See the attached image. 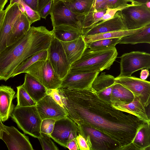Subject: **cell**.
Returning <instances> with one entry per match:
<instances>
[{
  "mask_svg": "<svg viewBox=\"0 0 150 150\" xmlns=\"http://www.w3.org/2000/svg\"><path fill=\"white\" fill-rule=\"evenodd\" d=\"M145 4L148 8H150V1L147 2Z\"/></svg>",
  "mask_w": 150,
  "mask_h": 150,
  "instance_id": "cell-50",
  "label": "cell"
},
{
  "mask_svg": "<svg viewBox=\"0 0 150 150\" xmlns=\"http://www.w3.org/2000/svg\"><path fill=\"white\" fill-rule=\"evenodd\" d=\"M117 55L115 47L102 50L86 48L80 58L71 65L69 71L100 72L109 70Z\"/></svg>",
  "mask_w": 150,
  "mask_h": 150,
  "instance_id": "cell-3",
  "label": "cell"
},
{
  "mask_svg": "<svg viewBox=\"0 0 150 150\" xmlns=\"http://www.w3.org/2000/svg\"><path fill=\"white\" fill-rule=\"evenodd\" d=\"M17 3L21 5L24 10V13L30 25L33 23L40 20L41 17L39 13L29 6L22 0H10V4L12 5Z\"/></svg>",
  "mask_w": 150,
  "mask_h": 150,
  "instance_id": "cell-35",
  "label": "cell"
},
{
  "mask_svg": "<svg viewBox=\"0 0 150 150\" xmlns=\"http://www.w3.org/2000/svg\"><path fill=\"white\" fill-rule=\"evenodd\" d=\"M100 72L97 71H69L62 79L60 88L83 90L91 87L92 83Z\"/></svg>",
  "mask_w": 150,
  "mask_h": 150,
  "instance_id": "cell-12",
  "label": "cell"
},
{
  "mask_svg": "<svg viewBox=\"0 0 150 150\" xmlns=\"http://www.w3.org/2000/svg\"><path fill=\"white\" fill-rule=\"evenodd\" d=\"M115 83V78L113 76L106 74L103 72L95 78L91 87L99 97L105 101L111 102L112 92Z\"/></svg>",
  "mask_w": 150,
  "mask_h": 150,
  "instance_id": "cell-18",
  "label": "cell"
},
{
  "mask_svg": "<svg viewBox=\"0 0 150 150\" xmlns=\"http://www.w3.org/2000/svg\"><path fill=\"white\" fill-rule=\"evenodd\" d=\"M47 134L41 133V136L38 138L43 150H57L59 149Z\"/></svg>",
  "mask_w": 150,
  "mask_h": 150,
  "instance_id": "cell-36",
  "label": "cell"
},
{
  "mask_svg": "<svg viewBox=\"0 0 150 150\" xmlns=\"http://www.w3.org/2000/svg\"><path fill=\"white\" fill-rule=\"evenodd\" d=\"M141 43H150V24L139 32L121 38L119 43L134 45Z\"/></svg>",
  "mask_w": 150,
  "mask_h": 150,
  "instance_id": "cell-29",
  "label": "cell"
},
{
  "mask_svg": "<svg viewBox=\"0 0 150 150\" xmlns=\"http://www.w3.org/2000/svg\"><path fill=\"white\" fill-rule=\"evenodd\" d=\"M127 0H95L93 6L94 12L107 8H123L132 5Z\"/></svg>",
  "mask_w": 150,
  "mask_h": 150,
  "instance_id": "cell-31",
  "label": "cell"
},
{
  "mask_svg": "<svg viewBox=\"0 0 150 150\" xmlns=\"http://www.w3.org/2000/svg\"><path fill=\"white\" fill-rule=\"evenodd\" d=\"M47 51V59L55 72L62 80L69 71L71 65L60 42L53 36Z\"/></svg>",
  "mask_w": 150,
  "mask_h": 150,
  "instance_id": "cell-9",
  "label": "cell"
},
{
  "mask_svg": "<svg viewBox=\"0 0 150 150\" xmlns=\"http://www.w3.org/2000/svg\"><path fill=\"white\" fill-rule=\"evenodd\" d=\"M52 31L53 36L60 41H71L83 35L82 30L70 25L54 27Z\"/></svg>",
  "mask_w": 150,
  "mask_h": 150,
  "instance_id": "cell-24",
  "label": "cell"
},
{
  "mask_svg": "<svg viewBox=\"0 0 150 150\" xmlns=\"http://www.w3.org/2000/svg\"><path fill=\"white\" fill-rule=\"evenodd\" d=\"M120 74L117 77H130L134 72L150 68V54L143 52L132 51L120 57Z\"/></svg>",
  "mask_w": 150,
  "mask_h": 150,
  "instance_id": "cell-8",
  "label": "cell"
},
{
  "mask_svg": "<svg viewBox=\"0 0 150 150\" xmlns=\"http://www.w3.org/2000/svg\"></svg>",
  "mask_w": 150,
  "mask_h": 150,
  "instance_id": "cell-52",
  "label": "cell"
},
{
  "mask_svg": "<svg viewBox=\"0 0 150 150\" xmlns=\"http://www.w3.org/2000/svg\"><path fill=\"white\" fill-rule=\"evenodd\" d=\"M107 9L101 10L97 12H91L85 16L78 17L82 30L98 23L99 20L105 13Z\"/></svg>",
  "mask_w": 150,
  "mask_h": 150,
  "instance_id": "cell-32",
  "label": "cell"
},
{
  "mask_svg": "<svg viewBox=\"0 0 150 150\" xmlns=\"http://www.w3.org/2000/svg\"><path fill=\"white\" fill-rule=\"evenodd\" d=\"M4 127L8 132H3L1 139L9 150H33L28 138L13 126Z\"/></svg>",
  "mask_w": 150,
  "mask_h": 150,
  "instance_id": "cell-15",
  "label": "cell"
},
{
  "mask_svg": "<svg viewBox=\"0 0 150 150\" xmlns=\"http://www.w3.org/2000/svg\"><path fill=\"white\" fill-rule=\"evenodd\" d=\"M47 50L37 53L28 58L22 62L14 71L11 77L23 73L24 70L35 62L40 60H45L47 58Z\"/></svg>",
  "mask_w": 150,
  "mask_h": 150,
  "instance_id": "cell-30",
  "label": "cell"
},
{
  "mask_svg": "<svg viewBox=\"0 0 150 150\" xmlns=\"http://www.w3.org/2000/svg\"><path fill=\"white\" fill-rule=\"evenodd\" d=\"M6 11V8L5 10H0V26H1Z\"/></svg>",
  "mask_w": 150,
  "mask_h": 150,
  "instance_id": "cell-48",
  "label": "cell"
},
{
  "mask_svg": "<svg viewBox=\"0 0 150 150\" xmlns=\"http://www.w3.org/2000/svg\"><path fill=\"white\" fill-rule=\"evenodd\" d=\"M11 117L25 133L37 138L41 136L40 127L42 120L36 105L16 106Z\"/></svg>",
  "mask_w": 150,
  "mask_h": 150,
  "instance_id": "cell-4",
  "label": "cell"
},
{
  "mask_svg": "<svg viewBox=\"0 0 150 150\" xmlns=\"http://www.w3.org/2000/svg\"><path fill=\"white\" fill-rule=\"evenodd\" d=\"M50 14L53 27L67 24L82 30L78 16L69 9L62 1L52 3Z\"/></svg>",
  "mask_w": 150,
  "mask_h": 150,
  "instance_id": "cell-13",
  "label": "cell"
},
{
  "mask_svg": "<svg viewBox=\"0 0 150 150\" xmlns=\"http://www.w3.org/2000/svg\"><path fill=\"white\" fill-rule=\"evenodd\" d=\"M132 4L118 11L126 30L138 29L150 24V8L145 4Z\"/></svg>",
  "mask_w": 150,
  "mask_h": 150,
  "instance_id": "cell-6",
  "label": "cell"
},
{
  "mask_svg": "<svg viewBox=\"0 0 150 150\" xmlns=\"http://www.w3.org/2000/svg\"><path fill=\"white\" fill-rule=\"evenodd\" d=\"M149 71L148 69H142L140 73V79L143 80H145L149 76Z\"/></svg>",
  "mask_w": 150,
  "mask_h": 150,
  "instance_id": "cell-45",
  "label": "cell"
},
{
  "mask_svg": "<svg viewBox=\"0 0 150 150\" xmlns=\"http://www.w3.org/2000/svg\"><path fill=\"white\" fill-rule=\"evenodd\" d=\"M17 107H25L35 105L36 102L30 97L22 85L17 87Z\"/></svg>",
  "mask_w": 150,
  "mask_h": 150,
  "instance_id": "cell-34",
  "label": "cell"
},
{
  "mask_svg": "<svg viewBox=\"0 0 150 150\" xmlns=\"http://www.w3.org/2000/svg\"><path fill=\"white\" fill-rule=\"evenodd\" d=\"M16 97L15 92L11 86H0V119L2 122L11 117L15 107L13 100Z\"/></svg>",
  "mask_w": 150,
  "mask_h": 150,
  "instance_id": "cell-19",
  "label": "cell"
},
{
  "mask_svg": "<svg viewBox=\"0 0 150 150\" xmlns=\"http://www.w3.org/2000/svg\"><path fill=\"white\" fill-rule=\"evenodd\" d=\"M128 2H131L135 4H145L146 3L150 0H127Z\"/></svg>",
  "mask_w": 150,
  "mask_h": 150,
  "instance_id": "cell-46",
  "label": "cell"
},
{
  "mask_svg": "<svg viewBox=\"0 0 150 150\" xmlns=\"http://www.w3.org/2000/svg\"><path fill=\"white\" fill-rule=\"evenodd\" d=\"M66 147L70 150H79V149L76 138L73 139L68 142Z\"/></svg>",
  "mask_w": 150,
  "mask_h": 150,
  "instance_id": "cell-43",
  "label": "cell"
},
{
  "mask_svg": "<svg viewBox=\"0 0 150 150\" xmlns=\"http://www.w3.org/2000/svg\"><path fill=\"white\" fill-rule=\"evenodd\" d=\"M26 91L37 103L47 94V89L30 75L26 73L24 81L22 85Z\"/></svg>",
  "mask_w": 150,
  "mask_h": 150,
  "instance_id": "cell-23",
  "label": "cell"
},
{
  "mask_svg": "<svg viewBox=\"0 0 150 150\" xmlns=\"http://www.w3.org/2000/svg\"><path fill=\"white\" fill-rule=\"evenodd\" d=\"M8 0H0V10H3L4 7Z\"/></svg>",
  "mask_w": 150,
  "mask_h": 150,
  "instance_id": "cell-49",
  "label": "cell"
},
{
  "mask_svg": "<svg viewBox=\"0 0 150 150\" xmlns=\"http://www.w3.org/2000/svg\"><path fill=\"white\" fill-rule=\"evenodd\" d=\"M95 0H63L65 5L77 17L85 16L91 11Z\"/></svg>",
  "mask_w": 150,
  "mask_h": 150,
  "instance_id": "cell-26",
  "label": "cell"
},
{
  "mask_svg": "<svg viewBox=\"0 0 150 150\" xmlns=\"http://www.w3.org/2000/svg\"><path fill=\"white\" fill-rule=\"evenodd\" d=\"M47 93L58 104L63 107L61 97L57 89H47Z\"/></svg>",
  "mask_w": 150,
  "mask_h": 150,
  "instance_id": "cell-40",
  "label": "cell"
},
{
  "mask_svg": "<svg viewBox=\"0 0 150 150\" xmlns=\"http://www.w3.org/2000/svg\"><path fill=\"white\" fill-rule=\"evenodd\" d=\"M123 30H126V29L121 16L118 11L113 18L98 23L90 27L83 29V36H85Z\"/></svg>",
  "mask_w": 150,
  "mask_h": 150,
  "instance_id": "cell-17",
  "label": "cell"
},
{
  "mask_svg": "<svg viewBox=\"0 0 150 150\" xmlns=\"http://www.w3.org/2000/svg\"><path fill=\"white\" fill-rule=\"evenodd\" d=\"M77 143L80 150H90L89 147L85 138L80 134L76 138Z\"/></svg>",
  "mask_w": 150,
  "mask_h": 150,
  "instance_id": "cell-38",
  "label": "cell"
},
{
  "mask_svg": "<svg viewBox=\"0 0 150 150\" xmlns=\"http://www.w3.org/2000/svg\"><path fill=\"white\" fill-rule=\"evenodd\" d=\"M52 3V0L41 10L39 13L41 18L46 19L47 16L50 14Z\"/></svg>",
  "mask_w": 150,
  "mask_h": 150,
  "instance_id": "cell-41",
  "label": "cell"
},
{
  "mask_svg": "<svg viewBox=\"0 0 150 150\" xmlns=\"http://www.w3.org/2000/svg\"><path fill=\"white\" fill-rule=\"evenodd\" d=\"M79 133L85 139L90 150H120L115 141L91 126L78 124Z\"/></svg>",
  "mask_w": 150,
  "mask_h": 150,
  "instance_id": "cell-7",
  "label": "cell"
},
{
  "mask_svg": "<svg viewBox=\"0 0 150 150\" xmlns=\"http://www.w3.org/2000/svg\"><path fill=\"white\" fill-rule=\"evenodd\" d=\"M122 9L123 8H107L105 13L102 17L99 20L98 23L100 22H103L113 18L115 13L118 11Z\"/></svg>",
  "mask_w": 150,
  "mask_h": 150,
  "instance_id": "cell-39",
  "label": "cell"
},
{
  "mask_svg": "<svg viewBox=\"0 0 150 150\" xmlns=\"http://www.w3.org/2000/svg\"><path fill=\"white\" fill-rule=\"evenodd\" d=\"M26 5L38 12V0H22Z\"/></svg>",
  "mask_w": 150,
  "mask_h": 150,
  "instance_id": "cell-42",
  "label": "cell"
},
{
  "mask_svg": "<svg viewBox=\"0 0 150 150\" xmlns=\"http://www.w3.org/2000/svg\"><path fill=\"white\" fill-rule=\"evenodd\" d=\"M79 134L77 125L67 116L56 120L53 132L49 136L59 144L66 147L68 142L76 138Z\"/></svg>",
  "mask_w": 150,
  "mask_h": 150,
  "instance_id": "cell-10",
  "label": "cell"
},
{
  "mask_svg": "<svg viewBox=\"0 0 150 150\" xmlns=\"http://www.w3.org/2000/svg\"><path fill=\"white\" fill-rule=\"evenodd\" d=\"M53 36L52 31L45 26L30 27L22 38L0 53V80L6 81L23 61L47 50Z\"/></svg>",
  "mask_w": 150,
  "mask_h": 150,
  "instance_id": "cell-2",
  "label": "cell"
},
{
  "mask_svg": "<svg viewBox=\"0 0 150 150\" xmlns=\"http://www.w3.org/2000/svg\"><path fill=\"white\" fill-rule=\"evenodd\" d=\"M67 116L76 124L88 125L112 139L120 150H131V144L145 122L133 114L114 107L91 87L57 89Z\"/></svg>",
  "mask_w": 150,
  "mask_h": 150,
  "instance_id": "cell-1",
  "label": "cell"
},
{
  "mask_svg": "<svg viewBox=\"0 0 150 150\" xmlns=\"http://www.w3.org/2000/svg\"><path fill=\"white\" fill-rule=\"evenodd\" d=\"M23 73L32 76L47 89L60 87L62 80L55 72L47 59L35 62L24 70Z\"/></svg>",
  "mask_w": 150,
  "mask_h": 150,
  "instance_id": "cell-5",
  "label": "cell"
},
{
  "mask_svg": "<svg viewBox=\"0 0 150 150\" xmlns=\"http://www.w3.org/2000/svg\"><path fill=\"white\" fill-rule=\"evenodd\" d=\"M60 42L71 65L80 58L87 48L86 43L82 35L71 41Z\"/></svg>",
  "mask_w": 150,
  "mask_h": 150,
  "instance_id": "cell-20",
  "label": "cell"
},
{
  "mask_svg": "<svg viewBox=\"0 0 150 150\" xmlns=\"http://www.w3.org/2000/svg\"><path fill=\"white\" fill-rule=\"evenodd\" d=\"M115 82L129 90L134 97L140 98L146 107L150 103V82L133 76L115 78Z\"/></svg>",
  "mask_w": 150,
  "mask_h": 150,
  "instance_id": "cell-11",
  "label": "cell"
},
{
  "mask_svg": "<svg viewBox=\"0 0 150 150\" xmlns=\"http://www.w3.org/2000/svg\"><path fill=\"white\" fill-rule=\"evenodd\" d=\"M56 120L51 119H45L42 120L40 127L41 133L48 135H50L53 130Z\"/></svg>",
  "mask_w": 150,
  "mask_h": 150,
  "instance_id": "cell-37",
  "label": "cell"
},
{
  "mask_svg": "<svg viewBox=\"0 0 150 150\" xmlns=\"http://www.w3.org/2000/svg\"><path fill=\"white\" fill-rule=\"evenodd\" d=\"M36 106L42 120L51 119L57 120L67 117L64 108L47 94L37 103Z\"/></svg>",
  "mask_w": 150,
  "mask_h": 150,
  "instance_id": "cell-14",
  "label": "cell"
},
{
  "mask_svg": "<svg viewBox=\"0 0 150 150\" xmlns=\"http://www.w3.org/2000/svg\"><path fill=\"white\" fill-rule=\"evenodd\" d=\"M0 26V53L7 47L8 38L11 33L14 23L21 13L17 3L9 4Z\"/></svg>",
  "mask_w": 150,
  "mask_h": 150,
  "instance_id": "cell-16",
  "label": "cell"
},
{
  "mask_svg": "<svg viewBox=\"0 0 150 150\" xmlns=\"http://www.w3.org/2000/svg\"><path fill=\"white\" fill-rule=\"evenodd\" d=\"M4 126L5 125L3 124L0 119V139H1L2 133L3 131L8 132L7 131L4 127Z\"/></svg>",
  "mask_w": 150,
  "mask_h": 150,
  "instance_id": "cell-47",
  "label": "cell"
},
{
  "mask_svg": "<svg viewBox=\"0 0 150 150\" xmlns=\"http://www.w3.org/2000/svg\"><path fill=\"white\" fill-rule=\"evenodd\" d=\"M111 104L116 108L133 114L144 122L150 124V119L146 107L139 98L134 97L133 101L128 103L114 102Z\"/></svg>",
  "mask_w": 150,
  "mask_h": 150,
  "instance_id": "cell-21",
  "label": "cell"
},
{
  "mask_svg": "<svg viewBox=\"0 0 150 150\" xmlns=\"http://www.w3.org/2000/svg\"><path fill=\"white\" fill-rule=\"evenodd\" d=\"M134 98V96L131 92L120 84L115 83L112 92L110 100L111 103H128L132 101Z\"/></svg>",
  "mask_w": 150,
  "mask_h": 150,
  "instance_id": "cell-28",
  "label": "cell"
},
{
  "mask_svg": "<svg viewBox=\"0 0 150 150\" xmlns=\"http://www.w3.org/2000/svg\"><path fill=\"white\" fill-rule=\"evenodd\" d=\"M62 0H52V2L53 3H55Z\"/></svg>",
  "mask_w": 150,
  "mask_h": 150,
  "instance_id": "cell-51",
  "label": "cell"
},
{
  "mask_svg": "<svg viewBox=\"0 0 150 150\" xmlns=\"http://www.w3.org/2000/svg\"><path fill=\"white\" fill-rule=\"evenodd\" d=\"M51 0H38V12L39 13L42 8Z\"/></svg>",
  "mask_w": 150,
  "mask_h": 150,
  "instance_id": "cell-44",
  "label": "cell"
},
{
  "mask_svg": "<svg viewBox=\"0 0 150 150\" xmlns=\"http://www.w3.org/2000/svg\"><path fill=\"white\" fill-rule=\"evenodd\" d=\"M30 24L26 16L21 13L16 20L7 40V47L15 43L28 32Z\"/></svg>",
  "mask_w": 150,
  "mask_h": 150,
  "instance_id": "cell-22",
  "label": "cell"
},
{
  "mask_svg": "<svg viewBox=\"0 0 150 150\" xmlns=\"http://www.w3.org/2000/svg\"><path fill=\"white\" fill-rule=\"evenodd\" d=\"M121 38L101 39L86 43L87 48L92 50H102L115 47Z\"/></svg>",
  "mask_w": 150,
  "mask_h": 150,
  "instance_id": "cell-33",
  "label": "cell"
},
{
  "mask_svg": "<svg viewBox=\"0 0 150 150\" xmlns=\"http://www.w3.org/2000/svg\"><path fill=\"white\" fill-rule=\"evenodd\" d=\"M131 150H150V124L145 123L137 132L131 146Z\"/></svg>",
  "mask_w": 150,
  "mask_h": 150,
  "instance_id": "cell-25",
  "label": "cell"
},
{
  "mask_svg": "<svg viewBox=\"0 0 150 150\" xmlns=\"http://www.w3.org/2000/svg\"><path fill=\"white\" fill-rule=\"evenodd\" d=\"M133 30H123L83 36L86 43L103 39L122 38L132 35L142 30L144 27Z\"/></svg>",
  "mask_w": 150,
  "mask_h": 150,
  "instance_id": "cell-27",
  "label": "cell"
}]
</instances>
